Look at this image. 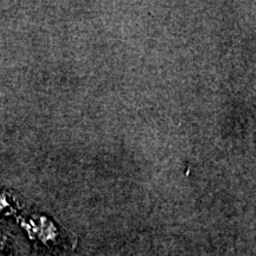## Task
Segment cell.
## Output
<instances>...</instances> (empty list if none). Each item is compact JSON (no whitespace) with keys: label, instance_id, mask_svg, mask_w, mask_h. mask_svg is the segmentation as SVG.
<instances>
[{"label":"cell","instance_id":"3957f363","mask_svg":"<svg viewBox=\"0 0 256 256\" xmlns=\"http://www.w3.org/2000/svg\"><path fill=\"white\" fill-rule=\"evenodd\" d=\"M0 256H2V243H0Z\"/></svg>","mask_w":256,"mask_h":256},{"label":"cell","instance_id":"7a4b0ae2","mask_svg":"<svg viewBox=\"0 0 256 256\" xmlns=\"http://www.w3.org/2000/svg\"><path fill=\"white\" fill-rule=\"evenodd\" d=\"M10 206L8 202V198L4 194H0V214L2 212V211H5V209H8Z\"/></svg>","mask_w":256,"mask_h":256},{"label":"cell","instance_id":"6da1fadb","mask_svg":"<svg viewBox=\"0 0 256 256\" xmlns=\"http://www.w3.org/2000/svg\"><path fill=\"white\" fill-rule=\"evenodd\" d=\"M22 226L32 238L40 240L43 243L55 241L58 235L55 224L46 217H32L28 220H22Z\"/></svg>","mask_w":256,"mask_h":256}]
</instances>
